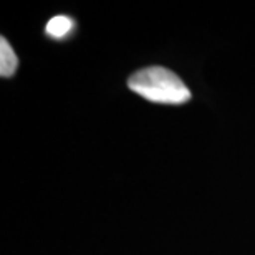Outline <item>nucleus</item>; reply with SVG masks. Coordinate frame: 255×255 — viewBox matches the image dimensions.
I'll list each match as a JSON object with an SVG mask.
<instances>
[{
  "label": "nucleus",
  "mask_w": 255,
  "mask_h": 255,
  "mask_svg": "<svg viewBox=\"0 0 255 255\" xmlns=\"http://www.w3.org/2000/svg\"><path fill=\"white\" fill-rule=\"evenodd\" d=\"M128 86L152 103L182 105L191 100V91L184 81L164 66H147L136 71L128 80Z\"/></svg>",
  "instance_id": "f257e3e1"
},
{
  "label": "nucleus",
  "mask_w": 255,
  "mask_h": 255,
  "mask_svg": "<svg viewBox=\"0 0 255 255\" xmlns=\"http://www.w3.org/2000/svg\"><path fill=\"white\" fill-rule=\"evenodd\" d=\"M73 27H75V23L70 17L57 15V17L50 18V22L47 23V27H45V32L53 38H63L71 32V28Z\"/></svg>",
  "instance_id": "7ed1b4c3"
},
{
  "label": "nucleus",
  "mask_w": 255,
  "mask_h": 255,
  "mask_svg": "<svg viewBox=\"0 0 255 255\" xmlns=\"http://www.w3.org/2000/svg\"><path fill=\"white\" fill-rule=\"evenodd\" d=\"M18 66V58L15 52L10 47V43L7 42V38L2 37L0 38V75L3 78H8L15 73Z\"/></svg>",
  "instance_id": "f03ea898"
}]
</instances>
